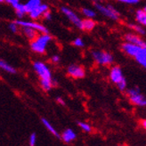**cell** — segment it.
<instances>
[{"mask_svg":"<svg viewBox=\"0 0 146 146\" xmlns=\"http://www.w3.org/2000/svg\"><path fill=\"white\" fill-rule=\"evenodd\" d=\"M34 71L39 78V82L42 89L46 92L50 91L54 86V80L53 78L52 71L47 64L42 61L36 60L32 63Z\"/></svg>","mask_w":146,"mask_h":146,"instance_id":"cell-1","label":"cell"},{"mask_svg":"<svg viewBox=\"0 0 146 146\" xmlns=\"http://www.w3.org/2000/svg\"><path fill=\"white\" fill-rule=\"evenodd\" d=\"M121 49L124 53L133 57L138 63L146 69V48L140 47L128 42H125L121 45Z\"/></svg>","mask_w":146,"mask_h":146,"instance_id":"cell-2","label":"cell"},{"mask_svg":"<svg viewBox=\"0 0 146 146\" xmlns=\"http://www.w3.org/2000/svg\"><path fill=\"white\" fill-rule=\"evenodd\" d=\"M53 38L49 33H39L36 38L31 41L30 47L35 54H44L46 52L49 43L52 41Z\"/></svg>","mask_w":146,"mask_h":146,"instance_id":"cell-3","label":"cell"},{"mask_svg":"<svg viewBox=\"0 0 146 146\" xmlns=\"http://www.w3.org/2000/svg\"><path fill=\"white\" fill-rule=\"evenodd\" d=\"M91 55L94 62L99 65H103V66L111 65L114 61V58L111 54L103 50H93L91 52Z\"/></svg>","mask_w":146,"mask_h":146,"instance_id":"cell-4","label":"cell"},{"mask_svg":"<svg viewBox=\"0 0 146 146\" xmlns=\"http://www.w3.org/2000/svg\"><path fill=\"white\" fill-rule=\"evenodd\" d=\"M94 7H96V8L105 17H108L111 20H114V21L119 20V18L120 14H119V11H117L111 5H104L100 3H94Z\"/></svg>","mask_w":146,"mask_h":146,"instance_id":"cell-5","label":"cell"},{"mask_svg":"<svg viewBox=\"0 0 146 146\" xmlns=\"http://www.w3.org/2000/svg\"><path fill=\"white\" fill-rule=\"evenodd\" d=\"M15 23L19 25L20 28L21 27H29L34 29L38 33H49L48 29L45 26L41 24L40 23H36V21H24L23 19H18L16 21H14Z\"/></svg>","mask_w":146,"mask_h":146,"instance_id":"cell-6","label":"cell"},{"mask_svg":"<svg viewBox=\"0 0 146 146\" xmlns=\"http://www.w3.org/2000/svg\"><path fill=\"white\" fill-rule=\"evenodd\" d=\"M61 12L62 13L63 15L66 17L76 28L79 29V30H81L82 19L78 15V13H76L73 10L70 9L69 7H66V6H62L61 7Z\"/></svg>","mask_w":146,"mask_h":146,"instance_id":"cell-7","label":"cell"},{"mask_svg":"<svg viewBox=\"0 0 146 146\" xmlns=\"http://www.w3.org/2000/svg\"><path fill=\"white\" fill-rule=\"evenodd\" d=\"M129 100L132 104L138 106H146V98L140 93L138 87L131 88L127 91Z\"/></svg>","mask_w":146,"mask_h":146,"instance_id":"cell-8","label":"cell"},{"mask_svg":"<svg viewBox=\"0 0 146 146\" xmlns=\"http://www.w3.org/2000/svg\"><path fill=\"white\" fill-rule=\"evenodd\" d=\"M67 74L73 78L80 79V78H85L86 70L82 66H80V65L70 64V66L67 68Z\"/></svg>","mask_w":146,"mask_h":146,"instance_id":"cell-9","label":"cell"},{"mask_svg":"<svg viewBox=\"0 0 146 146\" xmlns=\"http://www.w3.org/2000/svg\"><path fill=\"white\" fill-rule=\"evenodd\" d=\"M48 9H49V6L46 4H43L42 3L38 7H36L35 9L31 11L28 14H29V16H30V18L32 21H36V20L42 18L43 13H45L46 10H48Z\"/></svg>","mask_w":146,"mask_h":146,"instance_id":"cell-10","label":"cell"},{"mask_svg":"<svg viewBox=\"0 0 146 146\" xmlns=\"http://www.w3.org/2000/svg\"><path fill=\"white\" fill-rule=\"evenodd\" d=\"M110 78H111V82L116 85H118L122 80L125 79V78L123 76L122 70L119 66H113L111 69V70H110Z\"/></svg>","mask_w":146,"mask_h":146,"instance_id":"cell-11","label":"cell"},{"mask_svg":"<svg viewBox=\"0 0 146 146\" xmlns=\"http://www.w3.org/2000/svg\"><path fill=\"white\" fill-rule=\"evenodd\" d=\"M124 38H125L126 41L128 42V43L134 44V45L138 46L140 47L146 48V42L143 41L138 35H135V34H133V33H127V34H126L125 36H124Z\"/></svg>","mask_w":146,"mask_h":146,"instance_id":"cell-12","label":"cell"},{"mask_svg":"<svg viewBox=\"0 0 146 146\" xmlns=\"http://www.w3.org/2000/svg\"><path fill=\"white\" fill-rule=\"evenodd\" d=\"M21 31L24 35L25 38L28 39V40H33L34 38H36V36H38L39 33L36 31L34 29H31V28H29V27H21Z\"/></svg>","mask_w":146,"mask_h":146,"instance_id":"cell-13","label":"cell"},{"mask_svg":"<svg viewBox=\"0 0 146 146\" xmlns=\"http://www.w3.org/2000/svg\"><path fill=\"white\" fill-rule=\"evenodd\" d=\"M61 137H62V139L63 142L69 143H71L72 141H74L76 139L77 135H76V133L72 129L68 128V129H66L62 134Z\"/></svg>","mask_w":146,"mask_h":146,"instance_id":"cell-14","label":"cell"},{"mask_svg":"<svg viewBox=\"0 0 146 146\" xmlns=\"http://www.w3.org/2000/svg\"><path fill=\"white\" fill-rule=\"evenodd\" d=\"M96 21L93 19L90 18H86L82 20V25H81V31H93L94 28H96Z\"/></svg>","mask_w":146,"mask_h":146,"instance_id":"cell-15","label":"cell"},{"mask_svg":"<svg viewBox=\"0 0 146 146\" xmlns=\"http://www.w3.org/2000/svg\"><path fill=\"white\" fill-rule=\"evenodd\" d=\"M0 70L9 73V74H16L17 73V70L15 68L12 66L10 63L5 62V60L1 59V58H0Z\"/></svg>","mask_w":146,"mask_h":146,"instance_id":"cell-16","label":"cell"},{"mask_svg":"<svg viewBox=\"0 0 146 146\" xmlns=\"http://www.w3.org/2000/svg\"><path fill=\"white\" fill-rule=\"evenodd\" d=\"M41 4H42V0H28L24 4V7H25L27 14Z\"/></svg>","mask_w":146,"mask_h":146,"instance_id":"cell-17","label":"cell"},{"mask_svg":"<svg viewBox=\"0 0 146 146\" xmlns=\"http://www.w3.org/2000/svg\"><path fill=\"white\" fill-rule=\"evenodd\" d=\"M13 7L14 11H15V14L18 17V19H23L24 17L25 14H27L25 7H24V4H21V2L17 5H15Z\"/></svg>","mask_w":146,"mask_h":146,"instance_id":"cell-18","label":"cell"},{"mask_svg":"<svg viewBox=\"0 0 146 146\" xmlns=\"http://www.w3.org/2000/svg\"><path fill=\"white\" fill-rule=\"evenodd\" d=\"M42 120V123H43V125L44 126H45V127L49 131V132L51 133V134H52V135H54V136H56V137H60L61 135H59V134H58L57 133V131H56V129L53 127V125H52V124H51L46 119H41Z\"/></svg>","mask_w":146,"mask_h":146,"instance_id":"cell-19","label":"cell"},{"mask_svg":"<svg viewBox=\"0 0 146 146\" xmlns=\"http://www.w3.org/2000/svg\"><path fill=\"white\" fill-rule=\"evenodd\" d=\"M135 19L137 23L143 26H146V12L143 10H137L135 13Z\"/></svg>","mask_w":146,"mask_h":146,"instance_id":"cell-20","label":"cell"},{"mask_svg":"<svg viewBox=\"0 0 146 146\" xmlns=\"http://www.w3.org/2000/svg\"><path fill=\"white\" fill-rule=\"evenodd\" d=\"M81 13L86 18H90V19H94L96 16V13L94 10L90 9V8H86V7H84V8L81 9Z\"/></svg>","mask_w":146,"mask_h":146,"instance_id":"cell-21","label":"cell"},{"mask_svg":"<svg viewBox=\"0 0 146 146\" xmlns=\"http://www.w3.org/2000/svg\"><path fill=\"white\" fill-rule=\"evenodd\" d=\"M130 29H132L133 31H135L138 35H145V31L143 30V28L139 26V25H135V24H129L128 25Z\"/></svg>","mask_w":146,"mask_h":146,"instance_id":"cell-22","label":"cell"},{"mask_svg":"<svg viewBox=\"0 0 146 146\" xmlns=\"http://www.w3.org/2000/svg\"><path fill=\"white\" fill-rule=\"evenodd\" d=\"M72 45L76 46V47H78V48H81V47H84L85 46V42L83 40V38H75L74 40L72 41Z\"/></svg>","mask_w":146,"mask_h":146,"instance_id":"cell-23","label":"cell"},{"mask_svg":"<svg viewBox=\"0 0 146 146\" xmlns=\"http://www.w3.org/2000/svg\"><path fill=\"white\" fill-rule=\"evenodd\" d=\"M8 29L10 30L11 32H13V33H17L21 28L19 27V25L15 23V21H12V23H10L8 24Z\"/></svg>","mask_w":146,"mask_h":146,"instance_id":"cell-24","label":"cell"},{"mask_svg":"<svg viewBox=\"0 0 146 146\" xmlns=\"http://www.w3.org/2000/svg\"><path fill=\"white\" fill-rule=\"evenodd\" d=\"M78 126L80 127V128H81L83 131H85V132H86V133H89L92 131L91 126L89 125V124L86 123V122H78Z\"/></svg>","mask_w":146,"mask_h":146,"instance_id":"cell-25","label":"cell"},{"mask_svg":"<svg viewBox=\"0 0 146 146\" xmlns=\"http://www.w3.org/2000/svg\"><path fill=\"white\" fill-rule=\"evenodd\" d=\"M29 143H30V146H35L36 143V135L35 133H32L30 135V138H29Z\"/></svg>","mask_w":146,"mask_h":146,"instance_id":"cell-26","label":"cell"},{"mask_svg":"<svg viewBox=\"0 0 146 146\" xmlns=\"http://www.w3.org/2000/svg\"><path fill=\"white\" fill-rule=\"evenodd\" d=\"M42 18L44 20H46V21H51V20H52V13H51V11L49 9L46 10L45 13H43Z\"/></svg>","mask_w":146,"mask_h":146,"instance_id":"cell-27","label":"cell"},{"mask_svg":"<svg viewBox=\"0 0 146 146\" xmlns=\"http://www.w3.org/2000/svg\"><path fill=\"white\" fill-rule=\"evenodd\" d=\"M127 80H126V78L124 79V80H122V81L120 82V83H119L118 85V87H119V89L120 90V91H124V90H126V88H127Z\"/></svg>","mask_w":146,"mask_h":146,"instance_id":"cell-28","label":"cell"},{"mask_svg":"<svg viewBox=\"0 0 146 146\" xmlns=\"http://www.w3.org/2000/svg\"><path fill=\"white\" fill-rule=\"evenodd\" d=\"M51 62H52V63H54V64H58L61 62V57L58 54H54L51 57Z\"/></svg>","mask_w":146,"mask_h":146,"instance_id":"cell-29","label":"cell"},{"mask_svg":"<svg viewBox=\"0 0 146 146\" xmlns=\"http://www.w3.org/2000/svg\"><path fill=\"white\" fill-rule=\"evenodd\" d=\"M119 2L122 3H126V4H129V5H135L140 2V0H118Z\"/></svg>","mask_w":146,"mask_h":146,"instance_id":"cell-30","label":"cell"},{"mask_svg":"<svg viewBox=\"0 0 146 146\" xmlns=\"http://www.w3.org/2000/svg\"><path fill=\"white\" fill-rule=\"evenodd\" d=\"M20 1H21V0H5V3L11 5L12 6H14L15 5L19 4Z\"/></svg>","mask_w":146,"mask_h":146,"instance_id":"cell-31","label":"cell"},{"mask_svg":"<svg viewBox=\"0 0 146 146\" xmlns=\"http://www.w3.org/2000/svg\"><path fill=\"white\" fill-rule=\"evenodd\" d=\"M56 101H57V103L59 104H61V105H65V102L63 101L62 98H61V97H57V98H56Z\"/></svg>","mask_w":146,"mask_h":146,"instance_id":"cell-32","label":"cell"},{"mask_svg":"<svg viewBox=\"0 0 146 146\" xmlns=\"http://www.w3.org/2000/svg\"><path fill=\"white\" fill-rule=\"evenodd\" d=\"M142 125H143V127H144V129L146 130V119H144V120L142 121Z\"/></svg>","mask_w":146,"mask_h":146,"instance_id":"cell-33","label":"cell"},{"mask_svg":"<svg viewBox=\"0 0 146 146\" xmlns=\"http://www.w3.org/2000/svg\"><path fill=\"white\" fill-rule=\"evenodd\" d=\"M143 11H144V12H146V5L144 6V8H143Z\"/></svg>","mask_w":146,"mask_h":146,"instance_id":"cell-34","label":"cell"},{"mask_svg":"<svg viewBox=\"0 0 146 146\" xmlns=\"http://www.w3.org/2000/svg\"><path fill=\"white\" fill-rule=\"evenodd\" d=\"M3 2H5V0H0V3H3Z\"/></svg>","mask_w":146,"mask_h":146,"instance_id":"cell-35","label":"cell"}]
</instances>
